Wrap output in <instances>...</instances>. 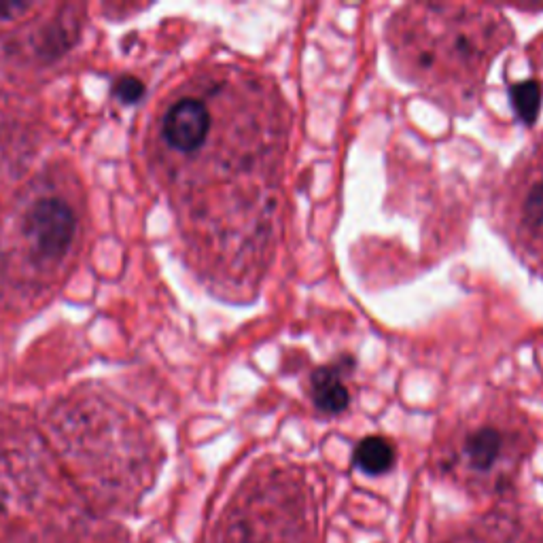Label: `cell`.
Segmentation results:
<instances>
[{"instance_id":"cell-1","label":"cell","mask_w":543,"mask_h":543,"mask_svg":"<svg viewBox=\"0 0 543 543\" xmlns=\"http://www.w3.org/2000/svg\"><path fill=\"white\" fill-rule=\"evenodd\" d=\"M510 41L505 15L482 5H406L387 28L397 73L452 113L476 107L490 64Z\"/></svg>"},{"instance_id":"cell-2","label":"cell","mask_w":543,"mask_h":543,"mask_svg":"<svg viewBox=\"0 0 543 543\" xmlns=\"http://www.w3.org/2000/svg\"><path fill=\"white\" fill-rule=\"evenodd\" d=\"M531 448V429L520 410L482 406L452 429L442 465L469 488L497 493L512 484Z\"/></svg>"},{"instance_id":"cell-3","label":"cell","mask_w":543,"mask_h":543,"mask_svg":"<svg viewBox=\"0 0 543 543\" xmlns=\"http://www.w3.org/2000/svg\"><path fill=\"white\" fill-rule=\"evenodd\" d=\"M495 217L522 264L543 276V136L507 172Z\"/></svg>"},{"instance_id":"cell-4","label":"cell","mask_w":543,"mask_h":543,"mask_svg":"<svg viewBox=\"0 0 543 543\" xmlns=\"http://www.w3.org/2000/svg\"><path fill=\"white\" fill-rule=\"evenodd\" d=\"M77 232V217L64 200L43 198L34 202L24 221V234L39 255L60 257Z\"/></svg>"},{"instance_id":"cell-5","label":"cell","mask_w":543,"mask_h":543,"mask_svg":"<svg viewBox=\"0 0 543 543\" xmlns=\"http://www.w3.org/2000/svg\"><path fill=\"white\" fill-rule=\"evenodd\" d=\"M213 128V111L198 96H187L172 104L164 117L162 134L166 143L179 153H198Z\"/></svg>"},{"instance_id":"cell-6","label":"cell","mask_w":543,"mask_h":543,"mask_svg":"<svg viewBox=\"0 0 543 543\" xmlns=\"http://www.w3.org/2000/svg\"><path fill=\"white\" fill-rule=\"evenodd\" d=\"M353 370L355 359L346 355L314 367L308 382V395L312 406L327 416H338L346 412L350 406L348 378L353 376Z\"/></svg>"},{"instance_id":"cell-7","label":"cell","mask_w":543,"mask_h":543,"mask_svg":"<svg viewBox=\"0 0 543 543\" xmlns=\"http://www.w3.org/2000/svg\"><path fill=\"white\" fill-rule=\"evenodd\" d=\"M353 461L365 476H382L395 467L397 452L387 437L370 435L357 444Z\"/></svg>"},{"instance_id":"cell-8","label":"cell","mask_w":543,"mask_h":543,"mask_svg":"<svg viewBox=\"0 0 543 543\" xmlns=\"http://www.w3.org/2000/svg\"><path fill=\"white\" fill-rule=\"evenodd\" d=\"M510 100L518 119H522L524 124L529 126L535 124L541 107V87L537 81H522L512 85Z\"/></svg>"},{"instance_id":"cell-9","label":"cell","mask_w":543,"mask_h":543,"mask_svg":"<svg viewBox=\"0 0 543 543\" xmlns=\"http://www.w3.org/2000/svg\"><path fill=\"white\" fill-rule=\"evenodd\" d=\"M113 92L124 104H134V102H138L140 98L145 96V85H143V81L136 79V77H121L115 83Z\"/></svg>"}]
</instances>
